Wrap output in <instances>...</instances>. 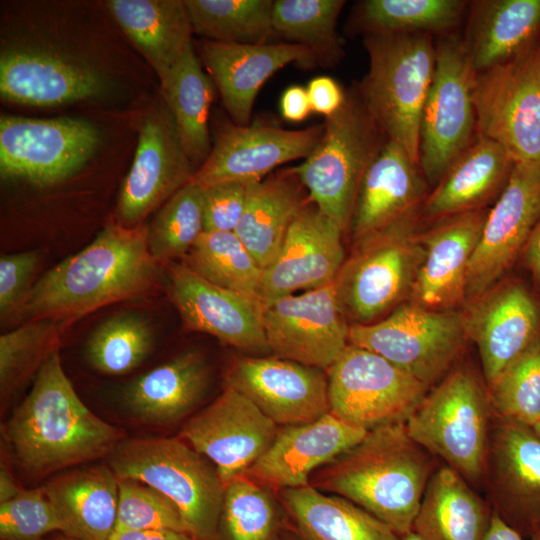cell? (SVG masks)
<instances>
[{
    "mask_svg": "<svg viewBox=\"0 0 540 540\" xmlns=\"http://www.w3.org/2000/svg\"><path fill=\"white\" fill-rule=\"evenodd\" d=\"M107 458L118 479L143 482L170 499L194 540H217L225 486L215 466L183 439H124Z\"/></svg>",
    "mask_w": 540,
    "mask_h": 540,
    "instance_id": "obj_5",
    "label": "cell"
},
{
    "mask_svg": "<svg viewBox=\"0 0 540 540\" xmlns=\"http://www.w3.org/2000/svg\"><path fill=\"white\" fill-rule=\"evenodd\" d=\"M493 415L529 426L540 421V337L487 385Z\"/></svg>",
    "mask_w": 540,
    "mask_h": 540,
    "instance_id": "obj_46",
    "label": "cell"
},
{
    "mask_svg": "<svg viewBox=\"0 0 540 540\" xmlns=\"http://www.w3.org/2000/svg\"><path fill=\"white\" fill-rule=\"evenodd\" d=\"M475 70L464 40L446 34L436 43V63L419 130V166L435 187L477 135Z\"/></svg>",
    "mask_w": 540,
    "mask_h": 540,
    "instance_id": "obj_9",
    "label": "cell"
},
{
    "mask_svg": "<svg viewBox=\"0 0 540 540\" xmlns=\"http://www.w3.org/2000/svg\"><path fill=\"white\" fill-rule=\"evenodd\" d=\"M308 192L292 168L248 184L245 209L236 235L264 270L277 257Z\"/></svg>",
    "mask_w": 540,
    "mask_h": 540,
    "instance_id": "obj_33",
    "label": "cell"
},
{
    "mask_svg": "<svg viewBox=\"0 0 540 540\" xmlns=\"http://www.w3.org/2000/svg\"><path fill=\"white\" fill-rule=\"evenodd\" d=\"M492 418L488 391L470 370L457 368L427 392L405 426L416 443L479 486Z\"/></svg>",
    "mask_w": 540,
    "mask_h": 540,
    "instance_id": "obj_6",
    "label": "cell"
},
{
    "mask_svg": "<svg viewBox=\"0 0 540 540\" xmlns=\"http://www.w3.org/2000/svg\"><path fill=\"white\" fill-rule=\"evenodd\" d=\"M469 2L462 0H365L358 3L353 26L367 34H450Z\"/></svg>",
    "mask_w": 540,
    "mask_h": 540,
    "instance_id": "obj_38",
    "label": "cell"
},
{
    "mask_svg": "<svg viewBox=\"0 0 540 540\" xmlns=\"http://www.w3.org/2000/svg\"><path fill=\"white\" fill-rule=\"evenodd\" d=\"M326 374L329 412L368 431L405 423L430 390L382 356L350 344Z\"/></svg>",
    "mask_w": 540,
    "mask_h": 540,
    "instance_id": "obj_12",
    "label": "cell"
},
{
    "mask_svg": "<svg viewBox=\"0 0 540 540\" xmlns=\"http://www.w3.org/2000/svg\"><path fill=\"white\" fill-rule=\"evenodd\" d=\"M100 143L97 128L75 118H0V172L38 186L59 183L78 172Z\"/></svg>",
    "mask_w": 540,
    "mask_h": 540,
    "instance_id": "obj_13",
    "label": "cell"
},
{
    "mask_svg": "<svg viewBox=\"0 0 540 540\" xmlns=\"http://www.w3.org/2000/svg\"><path fill=\"white\" fill-rule=\"evenodd\" d=\"M342 229L308 202L291 224L275 260L263 270V305L334 282L344 261Z\"/></svg>",
    "mask_w": 540,
    "mask_h": 540,
    "instance_id": "obj_23",
    "label": "cell"
},
{
    "mask_svg": "<svg viewBox=\"0 0 540 540\" xmlns=\"http://www.w3.org/2000/svg\"><path fill=\"white\" fill-rule=\"evenodd\" d=\"M436 457L416 443L405 423L370 430L335 461L316 471L314 488L344 497L391 527L411 531Z\"/></svg>",
    "mask_w": 540,
    "mask_h": 540,
    "instance_id": "obj_3",
    "label": "cell"
},
{
    "mask_svg": "<svg viewBox=\"0 0 540 540\" xmlns=\"http://www.w3.org/2000/svg\"><path fill=\"white\" fill-rule=\"evenodd\" d=\"M540 219V164L515 162L510 177L488 211L470 262L465 301L501 281Z\"/></svg>",
    "mask_w": 540,
    "mask_h": 540,
    "instance_id": "obj_15",
    "label": "cell"
},
{
    "mask_svg": "<svg viewBox=\"0 0 540 540\" xmlns=\"http://www.w3.org/2000/svg\"><path fill=\"white\" fill-rule=\"evenodd\" d=\"M280 110L283 118L290 122L307 118L312 112L307 89L299 85L287 88L281 97Z\"/></svg>",
    "mask_w": 540,
    "mask_h": 540,
    "instance_id": "obj_52",
    "label": "cell"
},
{
    "mask_svg": "<svg viewBox=\"0 0 540 540\" xmlns=\"http://www.w3.org/2000/svg\"><path fill=\"white\" fill-rule=\"evenodd\" d=\"M166 104L151 110L139 128L137 149L117 202L115 220L136 227L188 184L195 172Z\"/></svg>",
    "mask_w": 540,
    "mask_h": 540,
    "instance_id": "obj_17",
    "label": "cell"
},
{
    "mask_svg": "<svg viewBox=\"0 0 540 540\" xmlns=\"http://www.w3.org/2000/svg\"><path fill=\"white\" fill-rule=\"evenodd\" d=\"M323 129L318 125L287 130L263 121L223 124L209 156L195 170L191 182L205 187L226 181H261L278 165L306 158L318 144Z\"/></svg>",
    "mask_w": 540,
    "mask_h": 540,
    "instance_id": "obj_19",
    "label": "cell"
},
{
    "mask_svg": "<svg viewBox=\"0 0 540 540\" xmlns=\"http://www.w3.org/2000/svg\"><path fill=\"white\" fill-rule=\"evenodd\" d=\"M427 182L400 144L386 140L363 174L348 232L356 243L418 210Z\"/></svg>",
    "mask_w": 540,
    "mask_h": 540,
    "instance_id": "obj_27",
    "label": "cell"
},
{
    "mask_svg": "<svg viewBox=\"0 0 540 540\" xmlns=\"http://www.w3.org/2000/svg\"><path fill=\"white\" fill-rule=\"evenodd\" d=\"M210 383V370L198 351H185L133 379L124 388L122 400L138 420L169 425L191 413L201 402Z\"/></svg>",
    "mask_w": 540,
    "mask_h": 540,
    "instance_id": "obj_29",
    "label": "cell"
},
{
    "mask_svg": "<svg viewBox=\"0 0 540 540\" xmlns=\"http://www.w3.org/2000/svg\"><path fill=\"white\" fill-rule=\"evenodd\" d=\"M247 187L248 184L236 181L219 182L204 187L205 232H235L245 209Z\"/></svg>",
    "mask_w": 540,
    "mask_h": 540,
    "instance_id": "obj_50",
    "label": "cell"
},
{
    "mask_svg": "<svg viewBox=\"0 0 540 540\" xmlns=\"http://www.w3.org/2000/svg\"><path fill=\"white\" fill-rule=\"evenodd\" d=\"M147 228L109 221L89 245L36 280L20 316L69 326L104 306L156 292L160 271L149 251Z\"/></svg>",
    "mask_w": 540,
    "mask_h": 540,
    "instance_id": "obj_1",
    "label": "cell"
},
{
    "mask_svg": "<svg viewBox=\"0 0 540 540\" xmlns=\"http://www.w3.org/2000/svg\"><path fill=\"white\" fill-rule=\"evenodd\" d=\"M3 434L20 467L33 477L108 457L125 439L122 429L101 419L79 398L59 349L41 366Z\"/></svg>",
    "mask_w": 540,
    "mask_h": 540,
    "instance_id": "obj_2",
    "label": "cell"
},
{
    "mask_svg": "<svg viewBox=\"0 0 540 540\" xmlns=\"http://www.w3.org/2000/svg\"><path fill=\"white\" fill-rule=\"evenodd\" d=\"M349 326L334 282L282 296L263 309L269 351L325 372L348 345Z\"/></svg>",
    "mask_w": 540,
    "mask_h": 540,
    "instance_id": "obj_14",
    "label": "cell"
},
{
    "mask_svg": "<svg viewBox=\"0 0 540 540\" xmlns=\"http://www.w3.org/2000/svg\"><path fill=\"white\" fill-rule=\"evenodd\" d=\"M369 69L357 91L386 140L419 164V130L436 63L428 34H367Z\"/></svg>",
    "mask_w": 540,
    "mask_h": 540,
    "instance_id": "obj_4",
    "label": "cell"
},
{
    "mask_svg": "<svg viewBox=\"0 0 540 540\" xmlns=\"http://www.w3.org/2000/svg\"><path fill=\"white\" fill-rule=\"evenodd\" d=\"M493 509L453 468L430 477L411 531L422 540H484Z\"/></svg>",
    "mask_w": 540,
    "mask_h": 540,
    "instance_id": "obj_34",
    "label": "cell"
},
{
    "mask_svg": "<svg viewBox=\"0 0 540 540\" xmlns=\"http://www.w3.org/2000/svg\"><path fill=\"white\" fill-rule=\"evenodd\" d=\"M517 531L507 525L500 516L493 512L491 524L484 540H524Z\"/></svg>",
    "mask_w": 540,
    "mask_h": 540,
    "instance_id": "obj_55",
    "label": "cell"
},
{
    "mask_svg": "<svg viewBox=\"0 0 540 540\" xmlns=\"http://www.w3.org/2000/svg\"><path fill=\"white\" fill-rule=\"evenodd\" d=\"M400 540H422L417 534L410 531L400 536Z\"/></svg>",
    "mask_w": 540,
    "mask_h": 540,
    "instance_id": "obj_58",
    "label": "cell"
},
{
    "mask_svg": "<svg viewBox=\"0 0 540 540\" xmlns=\"http://www.w3.org/2000/svg\"><path fill=\"white\" fill-rule=\"evenodd\" d=\"M98 72L62 55L39 49L4 51L0 58V94L13 103L55 106L100 94Z\"/></svg>",
    "mask_w": 540,
    "mask_h": 540,
    "instance_id": "obj_28",
    "label": "cell"
},
{
    "mask_svg": "<svg viewBox=\"0 0 540 540\" xmlns=\"http://www.w3.org/2000/svg\"><path fill=\"white\" fill-rule=\"evenodd\" d=\"M167 289L187 330L250 352L269 351L260 300L221 288L185 264H165Z\"/></svg>",
    "mask_w": 540,
    "mask_h": 540,
    "instance_id": "obj_21",
    "label": "cell"
},
{
    "mask_svg": "<svg viewBox=\"0 0 540 540\" xmlns=\"http://www.w3.org/2000/svg\"><path fill=\"white\" fill-rule=\"evenodd\" d=\"M225 386L248 397L277 426L315 421L329 413L325 371L277 356L231 361Z\"/></svg>",
    "mask_w": 540,
    "mask_h": 540,
    "instance_id": "obj_20",
    "label": "cell"
},
{
    "mask_svg": "<svg viewBox=\"0 0 540 540\" xmlns=\"http://www.w3.org/2000/svg\"><path fill=\"white\" fill-rule=\"evenodd\" d=\"M368 432L330 412L312 422L281 426L267 451L243 476L275 493L307 486L318 469L352 449Z\"/></svg>",
    "mask_w": 540,
    "mask_h": 540,
    "instance_id": "obj_24",
    "label": "cell"
},
{
    "mask_svg": "<svg viewBox=\"0 0 540 540\" xmlns=\"http://www.w3.org/2000/svg\"><path fill=\"white\" fill-rule=\"evenodd\" d=\"M467 335L462 312L402 303L370 324H350L348 344L374 352L431 386L449 372Z\"/></svg>",
    "mask_w": 540,
    "mask_h": 540,
    "instance_id": "obj_10",
    "label": "cell"
},
{
    "mask_svg": "<svg viewBox=\"0 0 540 540\" xmlns=\"http://www.w3.org/2000/svg\"><path fill=\"white\" fill-rule=\"evenodd\" d=\"M488 211L476 209L443 219L420 234L424 249L410 300L432 310L465 301L467 275Z\"/></svg>",
    "mask_w": 540,
    "mask_h": 540,
    "instance_id": "obj_25",
    "label": "cell"
},
{
    "mask_svg": "<svg viewBox=\"0 0 540 540\" xmlns=\"http://www.w3.org/2000/svg\"><path fill=\"white\" fill-rule=\"evenodd\" d=\"M464 44L476 73L520 55L540 39V0L469 2Z\"/></svg>",
    "mask_w": 540,
    "mask_h": 540,
    "instance_id": "obj_32",
    "label": "cell"
},
{
    "mask_svg": "<svg viewBox=\"0 0 540 540\" xmlns=\"http://www.w3.org/2000/svg\"><path fill=\"white\" fill-rule=\"evenodd\" d=\"M277 493L246 476L225 486L217 540H282L290 529Z\"/></svg>",
    "mask_w": 540,
    "mask_h": 540,
    "instance_id": "obj_39",
    "label": "cell"
},
{
    "mask_svg": "<svg viewBox=\"0 0 540 540\" xmlns=\"http://www.w3.org/2000/svg\"><path fill=\"white\" fill-rule=\"evenodd\" d=\"M43 540H80L61 532H55L46 536Z\"/></svg>",
    "mask_w": 540,
    "mask_h": 540,
    "instance_id": "obj_57",
    "label": "cell"
},
{
    "mask_svg": "<svg viewBox=\"0 0 540 540\" xmlns=\"http://www.w3.org/2000/svg\"><path fill=\"white\" fill-rule=\"evenodd\" d=\"M462 316L467 338L478 348L487 385L540 337V303L518 280H501L467 302Z\"/></svg>",
    "mask_w": 540,
    "mask_h": 540,
    "instance_id": "obj_22",
    "label": "cell"
},
{
    "mask_svg": "<svg viewBox=\"0 0 540 540\" xmlns=\"http://www.w3.org/2000/svg\"><path fill=\"white\" fill-rule=\"evenodd\" d=\"M106 6L162 83L192 45L184 1L110 0Z\"/></svg>",
    "mask_w": 540,
    "mask_h": 540,
    "instance_id": "obj_36",
    "label": "cell"
},
{
    "mask_svg": "<svg viewBox=\"0 0 540 540\" xmlns=\"http://www.w3.org/2000/svg\"><path fill=\"white\" fill-rule=\"evenodd\" d=\"M21 490L22 488L18 486L6 465L2 463L0 469V504L14 498Z\"/></svg>",
    "mask_w": 540,
    "mask_h": 540,
    "instance_id": "obj_56",
    "label": "cell"
},
{
    "mask_svg": "<svg viewBox=\"0 0 540 540\" xmlns=\"http://www.w3.org/2000/svg\"><path fill=\"white\" fill-rule=\"evenodd\" d=\"M522 257L534 283L540 288V219L523 250Z\"/></svg>",
    "mask_w": 540,
    "mask_h": 540,
    "instance_id": "obj_54",
    "label": "cell"
},
{
    "mask_svg": "<svg viewBox=\"0 0 540 540\" xmlns=\"http://www.w3.org/2000/svg\"><path fill=\"white\" fill-rule=\"evenodd\" d=\"M344 4L342 0L274 1V33L310 48L318 61L333 63L342 54L336 23Z\"/></svg>",
    "mask_w": 540,
    "mask_h": 540,
    "instance_id": "obj_44",
    "label": "cell"
},
{
    "mask_svg": "<svg viewBox=\"0 0 540 540\" xmlns=\"http://www.w3.org/2000/svg\"><path fill=\"white\" fill-rule=\"evenodd\" d=\"M477 133L515 162L540 164V39L501 65L476 73Z\"/></svg>",
    "mask_w": 540,
    "mask_h": 540,
    "instance_id": "obj_11",
    "label": "cell"
},
{
    "mask_svg": "<svg viewBox=\"0 0 540 540\" xmlns=\"http://www.w3.org/2000/svg\"><path fill=\"white\" fill-rule=\"evenodd\" d=\"M40 255L36 250L2 254L0 257V317L20 315L36 281Z\"/></svg>",
    "mask_w": 540,
    "mask_h": 540,
    "instance_id": "obj_49",
    "label": "cell"
},
{
    "mask_svg": "<svg viewBox=\"0 0 540 540\" xmlns=\"http://www.w3.org/2000/svg\"><path fill=\"white\" fill-rule=\"evenodd\" d=\"M307 92L312 111L324 115L325 118L336 113L346 97V92L340 85L327 76L312 79L307 86Z\"/></svg>",
    "mask_w": 540,
    "mask_h": 540,
    "instance_id": "obj_51",
    "label": "cell"
},
{
    "mask_svg": "<svg viewBox=\"0 0 540 540\" xmlns=\"http://www.w3.org/2000/svg\"><path fill=\"white\" fill-rule=\"evenodd\" d=\"M204 187L189 182L158 210L148 225L149 251L159 265L184 258L203 233Z\"/></svg>",
    "mask_w": 540,
    "mask_h": 540,
    "instance_id": "obj_45",
    "label": "cell"
},
{
    "mask_svg": "<svg viewBox=\"0 0 540 540\" xmlns=\"http://www.w3.org/2000/svg\"><path fill=\"white\" fill-rule=\"evenodd\" d=\"M484 484L493 511L530 539L540 527V436L532 426L493 415Z\"/></svg>",
    "mask_w": 540,
    "mask_h": 540,
    "instance_id": "obj_16",
    "label": "cell"
},
{
    "mask_svg": "<svg viewBox=\"0 0 540 540\" xmlns=\"http://www.w3.org/2000/svg\"><path fill=\"white\" fill-rule=\"evenodd\" d=\"M533 428L535 429V431L538 433V435L540 436V421L537 422Z\"/></svg>",
    "mask_w": 540,
    "mask_h": 540,
    "instance_id": "obj_61",
    "label": "cell"
},
{
    "mask_svg": "<svg viewBox=\"0 0 540 540\" xmlns=\"http://www.w3.org/2000/svg\"><path fill=\"white\" fill-rule=\"evenodd\" d=\"M182 263L216 286L260 300L263 269L235 232L204 231Z\"/></svg>",
    "mask_w": 540,
    "mask_h": 540,
    "instance_id": "obj_40",
    "label": "cell"
},
{
    "mask_svg": "<svg viewBox=\"0 0 540 540\" xmlns=\"http://www.w3.org/2000/svg\"><path fill=\"white\" fill-rule=\"evenodd\" d=\"M108 540H194L186 532L175 530L114 531Z\"/></svg>",
    "mask_w": 540,
    "mask_h": 540,
    "instance_id": "obj_53",
    "label": "cell"
},
{
    "mask_svg": "<svg viewBox=\"0 0 540 540\" xmlns=\"http://www.w3.org/2000/svg\"><path fill=\"white\" fill-rule=\"evenodd\" d=\"M66 535L80 540H108L114 531L119 479L109 465L58 473L43 486Z\"/></svg>",
    "mask_w": 540,
    "mask_h": 540,
    "instance_id": "obj_31",
    "label": "cell"
},
{
    "mask_svg": "<svg viewBox=\"0 0 540 540\" xmlns=\"http://www.w3.org/2000/svg\"><path fill=\"white\" fill-rule=\"evenodd\" d=\"M193 33L209 41L265 44L274 33L271 0H185Z\"/></svg>",
    "mask_w": 540,
    "mask_h": 540,
    "instance_id": "obj_41",
    "label": "cell"
},
{
    "mask_svg": "<svg viewBox=\"0 0 540 540\" xmlns=\"http://www.w3.org/2000/svg\"><path fill=\"white\" fill-rule=\"evenodd\" d=\"M215 87L211 77L203 71L192 45L161 83L165 104L194 166H201L212 149L208 119Z\"/></svg>",
    "mask_w": 540,
    "mask_h": 540,
    "instance_id": "obj_37",
    "label": "cell"
},
{
    "mask_svg": "<svg viewBox=\"0 0 540 540\" xmlns=\"http://www.w3.org/2000/svg\"><path fill=\"white\" fill-rule=\"evenodd\" d=\"M314 150L293 167L309 201L344 232L350 225L363 174L386 139L357 90L346 92L341 108L325 118Z\"/></svg>",
    "mask_w": 540,
    "mask_h": 540,
    "instance_id": "obj_8",
    "label": "cell"
},
{
    "mask_svg": "<svg viewBox=\"0 0 540 540\" xmlns=\"http://www.w3.org/2000/svg\"><path fill=\"white\" fill-rule=\"evenodd\" d=\"M67 327V324L51 319H32L0 336L2 408L59 349L61 336Z\"/></svg>",
    "mask_w": 540,
    "mask_h": 540,
    "instance_id": "obj_42",
    "label": "cell"
},
{
    "mask_svg": "<svg viewBox=\"0 0 540 540\" xmlns=\"http://www.w3.org/2000/svg\"><path fill=\"white\" fill-rule=\"evenodd\" d=\"M154 332L149 321L134 312L114 314L89 336L85 356L90 366L106 375H124L150 354Z\"/></svg>",
    "mask_w": 540,
    "mask_h": 540,
    "instance_id": "obj_43",
    "label": "cell"
},
{
    "mask_svg": "<svg viewBox=\"0 0 540 540\" xmlns=\"http://www.w3.org/2000/svg\"><path fill=\"white\" fill-rule=\"evenodd\" d=\"M126 530H175L189 533L178 508L165 495L143 482L119 479L114 531Z\"/></svg>",
    "mask_w": 540,
    "mask_h": 540,
    "instance_id": "obj_47",
    "label": "cell"
},
{
    "mask_svg": "<svg viewBox=\"0 0 540 540\" xmlns=\"http://www.w3.org/2000/svg\"><path fill=\"white\" fill-rule=\"evenodd\" d=\"M279 426L232 387L191 416L179 436L216 468L224 486L267 451Z\"/></svg>",
    "mask_w": 540,
    "mask_h": 540,
    "instance_id": "obj_18",
    "label": "cell"
},
{
    "mask_svg": "<svg viewBox=\"0 0 540 540\" xmlns=\"http://www.w3.org/2000/svg\"><path fill=\"white\" fill-rule=\"evenodd\" d=\"M282 540H299V539H298L297 535L295 534V532L293 531V529L290 527V529H288L285 532Z\"/></svg>",
    "mask_w": 540,
    "mask_h": 540,
    "instance_id": "obj_59",
    "label": "cell"
},
{
    "mask_svg": "<svg viewBox=\"0 0 540 540\" xmlns=\"http://www.w3.org/2000/svg\"><path fill=\"white\" fill-rule=\"evenodd\" d=\"M514 165L515 161L501 145L477 133L424 199L421 215L440 220L482 209L500 195Z\"/></svg>",
    "mask_w": 540,
    "mask_h": 540,
    "instance_id": "obj_30",
    "label": "cell"
},
{
    "mask_svg": "<svg viewBox=\"0 0 540 540\" xmlns=\"http://www.w3.org/2000/svg\"><path fill=\"white\" fill-rule=\"evenodd\" d=\"M201 56L234 123H250L256 96L276 71L289 63L311 66L315 53L300 44H237L205 41Z\"/></svg>",
    "mask_w": 540,
    "mask_h": 540,
    "instance_id": "obj_26",
    "label": "cell"
},
{
    "mask_svg": "<svg viewBox=\"0 0 540 540\" xmlns=\"http://www.w3.org/2000/svg\"><path fill=\"white\" fill-rule=\"evenodd\" d=\"M62 526L43 488L22 489L0 504L1 540H43Z\"/></svg>",
    "mask_w": 540,
    "mask_h": 540,
    "instance_id": "obj_48",
    "label": "cell"
},
{
    "mask_svg": "<svg viewBox=\"0 0 540 540\" xmlns=\"http://www.w3.org/2000/svg\"><path fill=\"white\" fill-rule=\"evenodd\" d=\"M299 540H400L387 524L350 500L311 485L277 492Z\"/></svg>",
    "mask_w": 540,
    "mask_h": 540,
    "instance_id": "obj_35",
    "label": "cell"
},
{
    "mask_svg": "<svg viewBox=\"0 0 540 540\" xmlns=\"http://www.w3.org/2000/svg\"><path fill=\"white\" fill-rule=\"evenodd\" d=\"M418 210L354 243L334 280L351 324H370L410 298L423 260Z\"/></svg>",
    "mask_w": 540,
    "mask_h": 540,
    "instance_id": "obj_7",
    "label": "cell"
},
{
    "mask_svg": "<svg viewBox=\"0 0 540 540\" xmlns=\"http://www.w3.org/2000/svg\"><path fill=\"white\" fill-rule=\"evenodd\" d=\"M530 540H540V527L536 530V532L531 536Z\"/></svg>",
    "mask_w": 540,
    "mask_h": 540,
    "instance_id": "obj_60",
    "label": "cell"
}]
</instances>
